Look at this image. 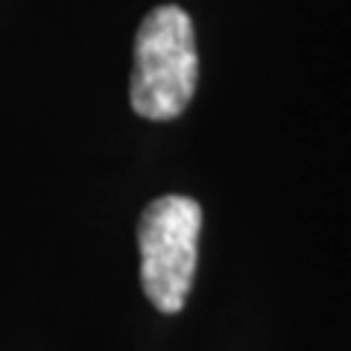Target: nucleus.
I'll list each match as a JSON object with an SVG mask.
<instances>
[{"label": "nucleus", "mask_w": 351, "mask_h": 351, "mask_svg": "<svg viewBox=\"0 0 351 351\" xmlns=\"http://www.w3.org/2000/svg\"><path fill=\"white\" fill-rule=\"evenodd\" d=\"M199 80L193 21L182 6H158L141 21L135 36L129 100L147 120H173L193 100Z\"/></svg>", "instance_id": "obj_1"}, {"label": "nucleus", "mask_w": 351, "mask_h": 351, "mask_svg": "<svg viewBox=\"0 0 351 351\" xmlns=\"http://www.w3.org/2000/svg\"><path fill=\"white\" fill-rule=\"evenodd\" d=\"M202 208L191 196H161L138 223L141 287L161 313H179L193 287Z\"/></svg>", "instance_id": "obj_2"}]
</instances>
